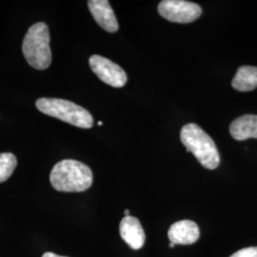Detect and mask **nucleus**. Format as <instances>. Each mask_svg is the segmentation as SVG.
<instances>
[{
    "label": "nucleus",
    "mask_w": 257,
    "mask_h": 257,
    "mask_svg": "<svg viewBox=\"0 0 257 257\" xmlns=\"http://www.w3.org/2000/svg\"><path fill=\"white\" fill-rule=\"evenodd\" d=\"M98 125H99V126H102V125H103V122L99 121V122H98Z\"/></svg>",
    "instance_id": "f3484780"
},
{
    "label": "nucleus",
    "mask_w": 257,
    "mask_h": 257,
    "mask_svg": "<svg viewBox=\"0 0 257 257\" xmlns=\"http://www.w3.org/2000/svg\"><path fill=\"white\" fill-rule=\"evenodd\" d=\"M22 52L28 64L37 70H45L52 62L49 28L38 22L29 28L22 44Z\"/></svg>",
    "instance_id": "7ed1b4c3"
},
{
    "label": "nucleus",
    "mask_w": 257,
    "mask_h": 257,
    "mask_svg": "<svg viewBox=\"0 0 257 257\" xmlns=\"http://www.w3.org/2000/svg\"><path fill=\"white\" fill-rule=\"evenodd\" d=\"M158 13L164 19L175 23H191L198 19L201 7L185 0H163L158 5Z\"/></svg>",
    "instance_id": "39448f33"
},
{
    "label": "nucleus",
    "mask_w": 257,
    "mask_h": 257,
    "mask_svg": "<svg viewBox=\"0 0 257 257\" xmlns=\"http://www.w3.org/2000/svg\"><path fill=\"white\" fill-rule=\"evenodd\" d=\"M231 86L239 92H248L257 88V67L242 66L234 75Z\"/></svg>",
    "instance_id": "9b49d317"
},
{
    "label": "nucleus",
    "mask_w": 257,
    "mask_h": 257,
    "mask_svg": "<svg viewBox=\"0 0 257 257\" xmlns=\"http://www.w3.org/2000/svg\"><path fill=\"white\" fill-rule=\"evenodd\" d=\"M88 7L96 23L109 33L118 30V22L108 0H90Z\"/></svg>",
    "instance_id": "0eeeda50"
},
{
    "label": "nucleus",
    "mask_w": 257,
    "mask_h": 257,
    "mask_svg": "<svg viewBox=\"0 0 257 257\" xmlns=\"http://www.w3.org/2000/svg\"><path fill=\"white\" fill-rule=\"evenodd\" d=\"M230 134L237 141L257 138V115L245 114L233 120L230 123Z\"/></svg>",
    "instance_id": "9d476101"
},
{
    "label": "nucleus",
    "mask_w": 257,
    "mask_h": 257,
    "mask_svg": "<svg viewBox=\"0 0 257 257\" xmlns=\"http://www.w3.org/2000/svg\"><path fill=\"white\" fill-rule=\"evenodd\" d=\"M200 236V230L195 222L181 220L175 222L168 230V237L175 245H191Z\"/></svg>",
    "instance_id": "6e6552de"
},
{
    "label": "nucleus",
    "mask_w": 257,
    "mask_h": 257,
    "mask_svg": "<svg viewBox=\"0 0 257 257\" xmlns=\"http://www.w3.org/2000/svg\"><path fill=\"white\" fill-rule=\"evenodd\" d=\"M89 64L101 81L113 88H122L127 83L128 77L125 71L106 57L92 55L89 59Z\"/></svg>",
    "instance_id": "423d86ee"
},
{
    "label": "nucleus",
    "mask_w": 257,
    "mask_h": 257,
    "mask_svg": "<svg viewBox=\"0 0 257 257\" xmlns=\"http://www.w3.org/2000/svg\"><path fill=\"white\" fill-rule=\"evenodd\" d=\"M119 232L121 238L133 249H139L145 244V231L137 217L125 216L120 222Z\"/></svg>",
    "instance_id": "1a4fd4ad"
},
{
    "label": "nucleus",
    "mask_w": 257,
    "mask_h": 257,
    "mask_svg": "<svg viewBox=\"0 0 257 257\" xmlns=\"http://www.w3.org/2000/svg\"><path fill=\"white\" fill-rule=\"evenodd\" d=\"M18 165L15 155L11 153L0 154V183L9 179Z\"/></svg>",
    "instance_id": "f8f14e48"
},
{
    "label": "nucleus",
    "mask_w": 257,
    "mask_h": 257,
    "mask_svg": "<svg viewBox=\"0 0 257 257\" xmlns=\"http://www.w3.org/2000/svg\"><path fill=\"white\" fill-rule=\"evenodd\" d=\"M41 112L62 120L78 128H90L93 126L92 114L74 102L61 98H39L36 103Z\"/></svg>",
    "instance_id": "20e7f679"
},
{
    "label": "nucleus",
    "mask_w": 257,
    "mask_h": 257,
    "mask_svg": "<svg viewBox=\"0 0 257 257\" xmlns=\"http://www.w3.org/2000/svg\"><path fill=\"white\" fill-rule=\"evenodd\" d=\"M175 243H173V242H171V243H170V247H171V248H174V247H175Z\"/></svg>",
    "instance_id": "dca6fc26"
},
{
    "label": "nucleus",
    "mask_w": 257,
    "mask_h": 257,
    "mask_svg": "<svg viewBox=\"0 0 257 257\" xmlns=\"http://www.w3.org/2000/svg\"><path fill=\"white\" fill-rule=\"evenodd\" d=\"M230 257H257V247L241 248Z\"/></svg>",
    "instance_id": "ddd939ff"
},
{
    "label": "nucleus",
    "mask_w": 257,
    "mask_h": 257,
    "mask_svg": "<svg viewBox=\"0 0 257 257\" xmlns=\"http://www.w3.org/2000/svg\"><path fill=\"white\" fill-rule=\"evenodd\" d=\"M92 170L81 162L74 159H64L53 168L50 181L58 192L81 193L92 186Z\"/></svg>",
    "instance_id": "f257e3e1"
},
{
    "label": "nucleus",
    "mask_w": 257,
    "mask_h": 257,
    "mask_svg": "<svg viewBox=\"0 0 257 257\" xmlns=\"http://www.w3.org/2000/svg\"><path fill=\"white\" fill-rule=\"evenodd\" d=\"M124 214H125V216H130V211L128 210H125L124 211Z\"/></svg>",
    "instance_id": "2eb2a0df"
},
{
    "label": "nucleus",
    "mask_w": 257,
    "mask_h": 257,
    "mask_svg": "<svg viewBox=\"0 0 257 257\" xmlns=\"http://www.w3.org/2000/svg\"><path fill=\"white\" fill-rule=\"evenodd\" d=\"M180 139L187 152H191L204 168L214 170L218 167L220 156L215 143L198 125L190 123L183 126Z\"/></svg>",
    "instance_id": "f03ea898"
},
{
    "label": "nucleus",
    "mask_w": 257,
    "mask_h": 257,
    "mask_svg": "<svg viewBox=\"0 0 257 257\" xmlns=\"http://www.w3.org/2000/svg\"><path fill=\"white\" fill-rule=\"evenodd\" d=\"M42 257H67V256H61V255H57L54 252H45Z\"/></svg>",
    "instance_id": "4468645a"
}]
</instances>
